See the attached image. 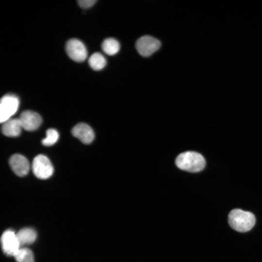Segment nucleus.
<instances>
[{
	"instance_id": "1",
	"label": "nucleus",
	"mask_w": 262,
	"mask_h": 262,
	"mask_svg": "<svg viewBox=\"0 0 262 262\" xmlns=\"http://www.w3.org/2000/svg\"><path fill=\"white\" fill-rule=\"evenodd\" d=\"M177 166L183 170L190 172H197L205 166L203 156L195 151H186L179 154L176 159Z\"/></svg>"
},
{
	"instance_id": "2",
	"label": "nucleus",
	"mask_w": 262,
	"mask_h": 262,
	"mask_svg": "<svg viewBox=\"0 0 262 262\" xmlns=\"http://www.w3.org/2000/svg\"><path fill=\"white\" fill-rule=\"evenodd\" d=\"M228 221L230 226L234 230L245 232L250 230L255 224V217L249 212L234 209L229 214Z\"/></svg>"
},
{
	"instance_id": "3",
	"label": "nucleus",
	"mask_w": 262,
	"mask_h": 262,
	"mask_svg": "<svg viewBox=\"0 0 262 262\" xmlns=\"http://www.w3.org/2000/svg\"><path fill=\"white\" fill-rule=\"evenodd\" d=\"M19 104L18 98L13 94L3 96L0 103V122L1 123L10 119L16 113Z\"/></svg>"
},
{
	"instance_id": "4",
	"label": "nucleus",
	"mask_w": 262,
	"mask_h": 262,
	"mask_svg": "<svg viewBox=\"0 0 262 262\" xmlns=\"http://www.w3.org/2000/svg\"><path fill=\"white\" fill-rule=\"evenodd\" d=\"M32 170L34 175L38 179H47L53 173V167L49 158L46 156L39 154L33 159Z\"/></svg>"
},
{
	"instance_id": "5",
	"label": "nucleus",
	"mask_w": 262,
	"mask_h": 262,
	"mask_svg": "<svg viewBox=\"0 0 262 262\" xmlns=\"http://www.w3.org/2000/svg\"><path fill=\"white\" fill-rule=\"evenodd\" d=\"M161 45L157 39L150 35H144L136 41V48L141 56L148 57L158 50Z\"/></svg>"
},
{
	"instance_id": "6",
	"label": "nucleus",
	"mask_w": 262,
	"mask_h": 262,
	"mask_svg": "<svg viewBox=\"0 0 262 262\" xmlns=\"http://www.w3.org/2000/svg\"><path fill=\"white\" fill-rule=\"evenodd\" d=\"M66 52L73 61L81 62L84 61L87 56L85 46L80 40L72 38L69 40L66 46Z\"/></svg>"
},
{
	"instance_id": "7",
	"label": "nucleus",
	"mask_w": 262,
	"mask_h": 262,
	"mask_svg": "<svg viewBox=\"0 0 262 262\" xmlns=\"http://www.w3.org/2000/svg\"><path fill=\"white\" fill-rule=\"evenodd\" d=\"M2 249L7 256H14L20 249L16 234L11 229L5 230L0 238Z\"/></svg>"
},
{
	"instance_id": "8",
	"label": "nucleus",
	"mask_w": 262,
	"mask_h": 262,
	"mask_svg": "<svg viewBox=\"0 0 262 262\" xmlns=\"http://www.w3.org/2000/svg\"><path fill=\"white\" fill-rule=\"evenodd\" d=\"M22 127L28 131H33L40 126L41 116L36 112L31 110L23 111L18 117Z\"/></svg>"
},
{
	"instance_id": "9",
	"label": "nucleus",
	"mask_w": 262,
	"mask_h": 262,
	"mask_svg": "<svg viewBox=\"0 0 262 262\" xmlns=\"http://www.w3.org/2000/svg\"><path fill=\"white\" fill-rule=\"evenodd\" d=\"M9 164L13 172L18 176L26 175L30 170V163L28 159L19 154H15L9 159Z\"/></svg>"
},
{
	"instance_id": "10",
	"label": "nucleus",
	"mask_w": 262,
	"mask_h": 262,
	"mask_svg": "<svg viewBox=\"0 0 262 262\" xmlns=\"http://www.w3.org/2000/svg\"><path fill=\"white\" fill-rule=\"evenodd\" d=\"M72 135L85 144L91 143L94 140L95 134L92 128L87 124L80 123L75 126L71 131Z\"/></svg>"
},
{
	"instance_id": "11",
	"label": "nucleus",
	"mask_w": 262,
	"mask_h": 262,
	"mask_svg": "<svg viewBox=\"0 0 262 262\" xmlns=\"http://www.w3.org/2000/svg\"><path fill=\"white\" fill-rule=\"evenodd\" d=\"M22 129L18 118H10L2 123L1 131L6 136L16 137L20 134Z\"/></svg>"
},
{
	"instance_id": "12",
	"label": "nucleus",
	"mask_w": 262,
	"mask_h": 262,
	"mask_svg": "<svg viewBox=\"0 0 262 262\" xmlns=\"http://www.w3.org/2000/svg\"><path fill=\"white\" fill-rule=\"evenodd\" d=\"M16 234L20 246L32 244L37 236L36 231L29 228L21 229Z\"/></svg>"
},
{
	"instance_id": "13",
	"label": "nucleus",
	"mask_w": 262,
	"mask_h": 262,
	"mask_svg": "<svg viewBox=\"0 0 262 262\" xmlns=\"http://www.w3.org/2000/svg\"><path fill=\"white\" fill-rule=\"evenodd\" d=\"M120 46L119 42L115 38H108L103 40L101 49L103 52L109 55H114L119 51Z\"/></svg>"
},
{
	"instance_id": "14",
	"label": "nucleus",
	"mask_w": 262,
	"mask_h": 262,
	"mask_svg": "<svg viewBox=\"0 0 262 262\" xmlns=\"http://www.w3.org/2000/svg\"><path fill=\"white\" fill-rule=\"evenodd\" d=\"M88 64L93 70H100L105 66L106 60L101 53L95 52L89 57Z\"/></svg>"
},
{
	"instance_id": "15",
	"label": "nucleus",
	"mask_w": 262,
	"mask_h": 262,
	"mask_svg": "<svg viewBox=\"0 0 262 262\" xmlns=\"http://www.w3.org/2000/svg\"><path fill=\"white\" fill-rule=\"evenodd\" d=\"M14 257L16 262H34L33 252L27 248H20Z\"/></svg>"
},
{
	"instance_id": "16",
	"label": "nucleus",
	"mask_w": 262,
	"mask_h": 262,
	"mask_svg": "<svg viewBox=\"0 0 262 262\" xmlns=\"http://www.w3.org/2000/svg\"><path fill=\"white\" fill-rule=\"evenodd\" d=\"M59 138L58 131L54 129H49L46 132V137L42 141V144L45 146H51L54 145Z\"/></svg>"
},
{
	"instance_id": "17",
	"label": "nucleus",
	"mask_w": 262,
	"mask_h": 262,
	"mask_svg": "<svg viewBox=\"0 0 262 262\" xmlns=\"http://www.w3.org/2000/svg\"><path fill=\"white\" fill-rule=\"evenodd\" d=\"M96 1V0H80L78 3L81 8L87 9L92 7Z\"/></svg>"
}]
</instances>
